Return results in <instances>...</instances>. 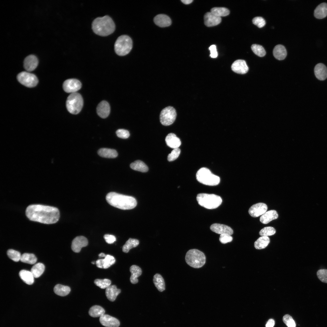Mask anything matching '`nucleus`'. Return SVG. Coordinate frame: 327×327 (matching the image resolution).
<instances>
[{
	"mask_svg": "<svg viewBox=\"0 0 327 327\" xmlns=\"http://www.w3.org/2000/svg\"><path fill=\"white\" fill-rule=\"evenodd\" d=\"M278 216L277 211L274 210H271L266 211L260 217V221L262 223L266 224L272 220L277 219Z\"/></svg>",
	"mask_w": 327,
	"mask_h": 327,
	"instance_id": "nucleus-24",
	"label": "nucleus"
},
{
	"mask_svg": "<svg viewBox=\"0 0 327 327\" xmlns=\"http://www.w3.org/2000/svg\"><path fill=\"white\" fill-rule=\"evenodd\" d=\"M83 101L81 95L77 92L71 94L67 97L66 106L68 111L73 114H77L81 111Z\"/></svg>",
	"mask_w": 327,
	"mask_h": 327,
	"instance_id": "nucleus-8",
	"label": "nucleus"
},
{
	"mask_svg": "<svg viewBox=\"0 0 327 327\" xmlns=\"http://www.w3.org/2000/svg\"><path fill=\"white\" fill-rule=\"evenodd\" d=\"M45 269V266L42 263H37L32 267L31 272L35 278L39 277L43 273Z\"/></svg>",
	"mask_w": 327,
	"mask_h": 327,
	"instance_id": "nucleus-34",
	"label": "nucleus"
},
{
	"mask_svg": "<svg viewBox=\"0 0 327 327\" xmlns=\"http://www.w3.org/2000/svg\"><path fill=\"white\" fill-rule=\"evenodd\" d=\"M99 321L102 325L106 327H118L120 325L117 319L107 314H104L101 316Z\"/></svg>",
	"mask_w": 327,
	"mask_h": 327,
	"instance_id": "nucleus-15",
	"label": "nucleus"
},
{
	"mask_svg": "<svg viewBox=\"0 0 327 327\" xmlns=\"http://www.w3.org/2000/svg\"><path fill=\"white\" fill-rule=\"evenodd\" d=\"M283 321L288 327H296L295 322L290 315L288 314L285 315L283 317Z\"/></svg>",
	"mask_w": 327,
	"mask_h": 327,
	"instance_id": "nucleus-45",
	"label": "nucleus"
},
{
	"mask_svg": "<svg viewBox=\"0 0 327 327\" xmlns=\"http://www.w3.org/2000/svg\"><path fill=\"white\" fill-rule=\"evenodd\" d=\"M267 209V206L263 203H258L251 206L249 210V213L251 216L254 217H257L265 213Z\"/></svg>",
	"mask_w": 327,
	"mask_h": 327,
	"instance_id": "nucleus-12",
	"label": "nucleus"
},
{
	"mask_svg": "<svg viewBox=\"0 0 327 327\" xmlns=\"http://www.w3.org/2000/svg\"><path fill=\"white\" fill-rule=\"evenodd\" d=\"M105 312L104 309L102 307L95 305L90 308L89 311V314L93 317H100L104 314Z\"/></svg>",
	"mask_w": 327,
	"mask_h": 327,
	"instance_id": "nucleus-35",
	"label": "nucleus"
},
{
	"mask_svg": "<svg viewBox=\"0 0 327 327\" xmlns=\"http://www.w3.org/2000/svg\"><path fill=\"white\" fill-rule=\"evenodd\" d=\"M117 136L122 139H127L130 136L129 131L124 129H119L116 131Z\"/></svg>",
	"mask_w": 327,
	"mask_h": 327,
	"instance_id": "nucleus-48",
	"label": "nucleus"
},
{
	"mask_svg": "<svg viewBox=\"0 0 327 327\" xmlns=\"http://www.w3.org/2000/svg\"><path fill=\"white\" fill-rule=\"evenodd\" d=\"M81 87V82L75 79H70L65 80L63 83V88L64 91L71 94L77 92Z\"/></svg>",
	"mask_w": 327,
	"mask_h": 327,
	"instance_id": "nucleus-11",
	"label": "nucleus"
},
{
	"mask_svg": "<svg viewBox=\"0 0 327 327\" xmlns=\"http://www.w3.org/2000/svg\"><path fill=\"white\" fill-rule=\"evenodd\" d=\"M186 263L190 266L195 268L202 267L206 262V257L202 252L193 249L189 250L185 256Z\"/></svg>",
	"mask_w": 327,
	"mask_h": 327,
	"instance_id": "nucleus-5",
	"label": "nucleus"
},
{
	"mask_svg": "<svg viewBox=\"0 0 327 327\" xmlns=\"http://www.w3.org/2000/svg\"><path fill=\"white\" fill-rule=\"evenodd\" d=\"M54 291L57 295L62 296L68 295L71 291L70 287L61 284H57L54 287Z\"/></svg>",
	"mask_w": 327,
	"mask_h": 327,
	"instance_id": "nucleus-32",
	"label": "nucleus"
},
{
	"mask_svg": "<svg viewBox=\"0 0 327 327\" xmlns=\"http://www.w3.org/2000/svg\"><path fill=\"white\" fill-rule=\"evenodd\" d=\"M270 242L269 238L267 236H262L259 237L254 243L256 249H258L265 248Z\"/></svg>",
	"mask_w": 327,
	"mask_h": 327,
	"instance_id": "nucleus-33",
	"label": "nucleus"
},
{
	"mask_svg": "<svg viewBox=\"0 0 327 327\" xmlns=\"http://www.w3.org/2000/svg\"><path fill=\"white\" fill-rule=\"evenodd\" d=\"M210 51V56L213 58H215L218 56V53L217 51L216 46L214 45H211L209 48Z\"/></svg>",
	"mask_w": 327,
	"mask_h": 327,
	"instance_id": "nucleus-51",
	"label": "nucleus"
},
{
	"mask_svg": "<svg viewBox=\"0 0 327 327\" xmlns=\"http://www.w3.org/2000/svg\"><path fill=\"white\" fill-rule=\"evenodd\" d=\"M106 256V255H105L104 253H101L98 255L100 257H102L104 258Z\"/></svg>",
	"mask_w": 327,
	"mask_h": 327,
	"instance_id": "nucleus-54",
	"label": "nucleus"
},
{
	"mask_svg": "<svg viewBox=\"0 0 327 327\" xmlns=\"http://www.w3.org/2000/svg\"><path fill=\"white\" fill-rule=\"evenodd\" d=\"M7 255L9 258L15 262L20 260L21 255L20 253L12 249H9L7 251Z\"/></svg>",
	"mask_w": 327,
	"mask_h": 327,
	"instance_id": "nucleus-41",
	"label": "nucleus"
},
{
	"mask_svg": "<svg viewBox=\"0 0 327 327\" xmlns=\"http://www.w3.org/2000/svg\"><path fill=\"white\" fill-rule=\"evenodd\" d=\"M154 284L157 289L160 292H162L165 289V284L164 280L160 274L157 273L153 277Z\"/></svg>",
	"mask_w": 327,
	"mask_h": 327,
	"instance_id": "nucleus-30",
	"label": "nucleus"
},
{
	"mask_svg": "<svg viewBox=\"0 0 327 327\" xmlns=\"http://www.w3.org/2000/svg\"><path fill=\"white\" fill-rule=\"evenodd\" d=\"M253 23L259 28L264 27L266 24L264 19L261 17H256L252 20Z\"/></svg>",
	"mask_w": 327,
	"mask_h": 327,
	"instance_id": "nucleus-47",
	"label": "nucleus"
},
{
	"mask_svg": "<svg viewBox=\"0 0 327 327\" xmlns=\"http://www.w3.org/2000/svg\"><path fill=\"white\" fill-rule=\"evenodd\" d=\"M181 1L184 4L187 5L191 3L193 0H181Z\"/></svg>",
	"mask_w": 327,
	"mask_h": 327,
	"instance_id": "nucleus-53",
	"label": "nucleus"
},
{
	"mask_svg": "<svg viewBox=\"0 0 327 327\" xmlns=\"http://www.w3.org/2000/svg\"><path fill=\"white\" fill-rule=\"evenodd\" d=\"M19 276L21 279L28 285H31L34 282V277L31 271L22 270L19 272Z\"/></svg>",
	"mask_w": 327,
	"mask_h": 327,
	"instance_id": "nucleus-28",
	"label": "nucleus"
},
{
	"mask_svg": "<svg viewBox=\"0 0 327 327\" xmlns=\"http://www.w3.org/2000/svg\"><path fill=\"white\" fill-rule=\"evenodd\" d=\"M106 199L111 205L123 210L132 209L137 204L136 200L134 197L114 192L108 193Z\"/></svg>",
	"mask_w": 327,
	"mask_h": 327,
	"instance_id": "nucleus-2",
	"label": "nucleus"
},
{
	"mask_svg": "<svg viewBox=\"0 0 327 327\" xmlns=\"http://www.w3.org/2000/svg\"><path fill=\"white\" fill-rule=\"evenodd\" d=\"M155 23L160 27H165L170 26L171 24V20L167 15L164 14L157 15L154 19Z\"/></svg>",
	"mask_w": 327,
	"mask_h": 327,
	"instance_id": "nucleus-20",
	"label": "nucleus"
},
{
	"mask_svg": "<svg viewBox=\"0 0 327 327\" xmlns=\"http://www.w3.org/2000/svg\"><path fill=\"white\" fill-rule=\"evenodd\" d=\"M95 285L102 289H106L111 284V281L108 279H97L94 281Z\"/></svg>",
	"mask_w": 327,
	"mask_h": 327,
	"instance_id": "nucleus-42",
	"label": "nucleus"
},
{
	"mask_svg": "<svg viewBox=\"0 0 327 327\" xmlns=\"http://www.w3.org/2000/svg\"><path fill=\"white\" fill-rule=\"evenodd\" d=\"M165 140L167 145L173 149L178 148L181 144L180 139L172 133L168 134L166 137Z\"/></svg>",
	"mask_w": 327,
	"mask_h": 327,
	"instance_id": "nucleus-22",
	"label": "nucleus"
},
{
	"mask_svg": "<svg viewBox=\"0 0 327 327\" xmlns=\"http://www.w3.org/2000/svg\"><path fill=\"white\" fill-rule=\"evenodd\" d=\"M231 68L234 72L240 74L246 73L249 70V68L246 61L241 59L234 61L232 64Z\"/></svg>",
	"mask_w": 327,
	"mask_h": 327,
	"instance_id": "nucleus-16",
	"label": "nucleus"
},
{
	"mask_svg": "<svg viewBox=\"0 0 327 327\" xmlns=\"http://www.w3.org/2000/svg\"><path fill=\"white\" fill-rule=\"evenodd\" d=\"M197 200L200 205L209 209L218 207L222 202L221 197L214 194L199 193L197 196Z\"/></svg>",
	"mask_w": 327,
	"mask_h": 327,
	"instance_id": "nucleus-4",
	"label": "nucleus"
},
{
	"mask_svg": "<svg viewBox=\"0 0 327 327\" xmlns=\"http://www.w3.org/2000/svg\"><path fill=\"white\" fill-rule=\"evenodd\" d=\"M210 11L214 15L220 17L226 16L230 13L229 10L225 7H214L211 9Z\"/></svg>",
	"mask_w": 327,
	"mask_h": 327,
	"instance_id": "nucleus-39",
	"label": "nucleus"
},
{
	"mask_svg": "<svg viewBox=\"0 0 327 327\" xmlns=\"http://www.w3.org/2000/svg\"><path fill=\"white\" fill-rule=\"evenodd\" d=\"M121 290L117 289L114 285H110L106 288L105 294L107 299L111 301H115L117 297L121 292Z\"/></svg>",
	"mask_w": 327,
	"mask_h": 327,
	"instance_id": "nucleus-23",
	"label": "nucleus"
},
{
	"mask_svg": "<svg viewBox=\"0 0 327 327\" xmlns=\"http://www.w3.org/2000/svg\"><path fill=\"white\" fill-rule=\"evenodd\" d=\"M273 53L274 57L279 60L284 59L287 55L286 49L285 47L281 45H278L275 47Z\"/></svg>",
	"mask_w": 327,
	"mask_h": 327,
	"instance_id": "nucleus-25",
	"label": "nucleus"
},
{
	"mask_svg": "<svg viewBox=\"0 0 327 327\" xmlns=\"http://www.w3.org/2000/svg\"><path fill=\"white\" fill-rule=\"evenodd\" d=\"M233 237L230 235L223 234H221L219 238V240L223 244H226L232 241Z\"/></svg>",
	"mask_w": 327,
	"mask_h": 327,
	"instance_id": "nucleus-49",
	"label": "nucleus"
},
{
	"mask_svg": "<svg viewBox=\"0 0 327 327\" xmlns=\"http://www.w3.org/2000/svg\"><path fill=\"white\" fill-rule=\"evenodd\" d=\"M17 79L21 84L28 88L35 86L38 82V79L35 74L26 71L18 74Z\"/></svg>",
	"mask_w": 327,
	"mask_h": 327,
	"instance_id": "nucleus-10",
	"label": "nucleus"
},
{
	"mask_svg": "<svg viewBox=\"0 0 327 327\" xmlns=\"http://www.w3.org/2000/svg\"><path fill=\"white\" fill-rule=\"evenodd\" d=\"M139 244L138 240L130 238L123 245L122 251L124 253H127L130 249L136 247Z\"/></svg>",
	"mask_w": 327,
	"mask_h": 327,
	"instance_id": "nucleus-37",
	"label": "nucleus"
},
{
	"mask_svg": "<svg viewBox=\"0 0 327 327\" xmlns=\"http://www.w3.org/2000/svg\"><path fill=\"white\" fill-rule=\"evenodd\" d=\"M276 232V230L273 227L270 226L266 227L260 230L259 234L262 236H268L274 234Z\"/></svg>",
	"mask_w": 327,
	"mask_h": 327,
	"instance_id": "nucleus-43",
	"label": "nucleus"
},
{
	"mask_svg": "<svg viewBox=\"0 0 327 327\" xmlns=\"http://www.w3.org/2000/svg\"><path fill=\"white\" fill-rule=\"evenodd\" d=\"M133 47L132 41L130 38L126 35L119 36L114 45V49L116 54L120 56H124L131 50Z\"/></svg>",
	"mask_w": 327,
	"mask_h": 327,
	"instance_id": "nucleus-6",
	"label": "nucleus"
},
{
	"mask_svg": "<svg viewBox=\"0 0 327 327\" xmlns=\"http://www.w3.org/2000/svg\"><path fill=\"white\" fill-rule=\"evenodd\" d=\"M98 154L101 157L109 158H115L118 155V153L115 150L107 148L100 149L98 151Z\"/></svg>",
	"mask_w": 327,
	"mask_h": 327,
	"instance_id": "nucleus-29",
	"label": "nucleus"
},
{
	"mask_svg": "<svg viewBox=\"0 0 327 327\" xmlns=\"http://www.w3.org/2000/svg\"><path fill=\"white\" fill-rule=\"evenodd\" d=\"M25 213L30 220L46 224L54 223L60 217L59 211L57 208L41 204L28 206Z\"/></svg>",
	"mask_w": 327,
	"mask_h": 327,
	"instance_id": "nucleus-1",
	"label": "nucleus"
},
{
	"mask_svg": "<svg viewBox=\"0 0 327 327\" xmlns=\"http://www.w3.org/2000/svg\"><path fill=\"white\" fill-rule=\"evenodd\" d=\"M92 28L95 34L105 36L114 32L115 25L111 18L108 15H106L95 19L92 23Z\"/></svg>",
	"mask_w": 327,
	"mask_h": 327,
	"instance_id": "nucleus-3",
	"label": "nucleus"
},
{
	"mask_svg": "<svg viewBox=\"0 0 327 327\" xmlns=\"http://www.w3.org/2000/svg\"><path fill=\"white\" fill-rule=\"evenodd\" d=\"M91 263H92V264H95V263H96V262H95V261H92V262H91Z\"/></svg>",
	"mask_w": 327,
	"mask_h": 327,
	"instance_id": "nucleus-55",
	"label": "nucleus"
},
{
	"mask_svg": "<svg viewBox=\"0 0 327 327\" xmlns=\"http://www.w3.org/2000/svg\"><path fill=\"white\" fill-rule=\"evenodd\" d=\"M314 16L317 18L322 19L327 16V3H321L315 9Z\"/></svg>",
	"mask_w": 327,
	"mask_h": 327,
	"instance_id": "nucleus-26",
	"label": "nucleus"
},
{
	"mask_svg": "<svg viewBox=\"0 0 327 327\" xmlns=\"http://www.w3.org/2000/svg\"><path fill=\"white\" fill-rule=\"evenodd\" d=\"M251 48L254 53L259 57H263L266 54V52L264 48L260 45L253 44L251 46Z\"/></svg>",
	"mask_w": 327,
	"mask_h": 327,
	"instance_id": "nucleus-40",
	"label": "nucleus"
},
{
	"mask_svg": "<svg viewBox=\"0 0 327 327\" xmlns=\"http://www.w3.org/2000/svg\"><path fill=\"white\" fill-rule=\"evenodd\" d=\"M318 279L322 282L327 283V269H321L317 272Z\"/></svg>",
	"mask_w": 327,
	"mask_h": 327,
	"instance_id": "nucleus-44",
	"label": "nucleus"
},
{
	"mask_svg": "<svg viewBox=\"0 0 327 327\" xmlns=\"http://www.w3.org/2000/svg\"><path fill=\"white\" fill-rule=\"evenodd\" d=\"M205 25L207 27H210L216 26L221 21V18L214 15L211 12L206 13L204 17Z\"/></svg>",
	"mask_w": 327,
	"mask_h": 327,
	"instance_id": "nucleus-18",
	"label": "nucleus"
},
{
	"mask_svg": "<svg viewBox=\"0 0 327 327\" xmlns=\"http://www.w3.org/2000/svg\"><path fill=\"white\" fill-rule=\"evenodd\" d=\"M20 260L24 263L33 264L36 263L37 258L33 254L24 253L21 255Z\"/></svg>",
	"mask_w": 327,
	"mask_h": 327,
	"instance_id": "nucleus-38",
	"label": "nucleus"
},
{
	"mask_svg": "<svg viewBox=\"0 0 327 327\" xmlns=\"http://www.w3.org/2000/svg\"><path fill=\"white\" fill-rule=\"evenodd\" d=\"M101 268L106 269L114 264L115 262L114 257L110 255H106L104 259H100Z\"/></svg>",
	"mask_w": 327,
	"mask_h": 327,
	"instance_id": "nucleus-36",
	"label": "nucleus"
},
{
	"mask_svg": "<svg viewBox=\"0 0 327 327\" xmlns=\"http://www.w3.org/2000/svg\"><path fill=\"white\" fill-rule=\"evenodd\" d=\"M88 244L87 239L83 236L76 237L72 240L71 248L75 253L79 252L82 248L87 246Z\"/></svg>",
	"mask_w": 327,
	"mask_h": 327,
	"instance_id": "nucleus-13",
	"label": "nucleus"
},
{
	"mask_svg": "<svg viewBox=\"0 0 327 327\" xmlns=\"http://www.w3.org/2000/svg\"><path fill=\"white\" fill-rule=\"evenodd\" d=\"M104 237L106 242L108 244H112L116 241L115 237L112 235L105 234Z\"/></svg>",
	"mask_w": 327,
	"mask_h": 327,
	"instance_id": "nucleus-50",
	"label": "nucleus"
},
{
	"mask_svg": "<svg viewBox=\"0 0 327 327\" xmlns=\"http://www.w3.org/2000/svg\"><path fill=\"white\" fill-rule=\"evenodd\" d=\"M196 178L201 183L210 186L217 185L220 181L218 176L214 175L209 169L205 167L202 168L198 171Z\"/></svg>",
	"mask_w": 327,
	"mask_h": 327,
	"instance_id": "nucleus-7",
	"label": "nucleus"
},
{
	"mask_svg": "<svg viewBox=\"0 0 327 327\" xmlns=\"http://www.w3.org/2000/svg\"><path fill=\"white\" fill-rule=\"evenodd\" d=\"M180 153V150L179 148L173 149L171 153L167 156V160L169 161H172L177 159L179 156Z\"/></svg>",
	"mask_w": 327,
	"mask_h": 327,
	"instance_id": "nucleus-46",
	"label": "nucleus"
},
{
	"mask_svg": "<svg viewBox=\"0 0 327 327\" xmlns=\"http://www.w3.org/2000/svg\"><path fill=\"white\" fill-rule=\"evenodd\" d=\"M38 63L37 58L34 55L31 54L25 58L23 62V66L25 70L28 72H31L36 68Z\"/></svg>",
	"mask_w": 327,
	"mask_h": 327,
	"instance_id": "nucleus-14",
	"label": "nucleus"
},
{
	"mask_svg": "<svg viewBox=\"0 0 327 327\" xmlns=\"http://www.w3.org/2000/svg\"><path fill=\"white\" fill-rule=\"evenodd\" d=\"M275 324V321L272 319H269L266 325V327H273Z\"/></svg>",
	"mask_w": 327,
	"mask_h": 327,
	"instance_id": "nucleus-52",
	"label": "nucleus"
},
{
	"mask_svg": "<svg viewBox=\"0 0 327 327\" xmlns=\"http://www.w3.org/2000/svg\"><path fill=\"white\" fill-rule=\"evenodd\" d=\"M130 270L131 273L130 278V282L133 284L137 283L138 282L137 278L142 274L141 269L137 265H133L130 267Z\"/></svg>",
	"mask_w": 327,
	"mask_h": 327,
	"instance_id": "nucleus-27",
	"label": "nucleus"
},
{
	"mask_svg": "<svg viewBox=\"0 0 327 327\" xmlns=\"http://www.w3.org/2000/svg\"><path fill=\"white\" fill-rule=\"evenodd\" d=\"M130 166L132 169L142 172H147L148 170L147 166L140 160H137L131 163Z\"/></svg>",
	"mask_w": 327,
	"mask_h": 327,
	"instance_id": "nucleus-31",
	"label": "nucleus"
},
{
	"mask_svg": "<svg viewBox=\"0 0 327 327\" xmlns=\"http://www.w3.org/2000/svg\"><path fill=\"white\" fill-rule=\"evenodd\" d=\"M110 111V107L108 103L106 101H102L98 105L97 112L101 117L104 118L107 117Z\"/></svg>",
	"mask_w": 327,
	"mask_h": 327,
	"instance_id": "nucleus-19",
	"label": "nucleus"
},
{
	"mask_svg": "<svg viewBox=\"0 0 327 327\" xmlns=\"http://www.w3.org/2000/svg\"><path fill=\"white\" fill-rule=\"evenodd\" d=\"M176 116L175 109L172 107L168 106L161 111L160 115V121L163 125L169 126L174 122Z\"/></svg>",
	"mask_w": 327,
	"mask_h": 327,
	"instance_id": "nucleus-9",
	"label": "nucleus"
},
{
	"mask_svg": "<svg viewBox=\"0 0 327 327\" xmlns=\"http://www.w3.org/2000/svg\"><path fill=\"white\" fill-rule=\"evenodd\" d=\"M314 71L315 77L320 80L323 81L327 78V68L322 63L317 64L315 67Z\"/></svg>",
	"mask_w": 327,
	"mask_h": 327,
	"instance_id": "nucleus-21",
	"label": "nucleus"
},
{
	"mask_svg": "<svg viewBox=\"0 0 327 327\" xmlns=\"http://www.w3.org/2000/svg\"><path fill=\"white\" fill-rule=\"evenodd\" d=\"M213 232L220 234H226L231 235L233 233V230L230 227L224 224L214 223L210 227Z\"/></svg>",
	"mask_w": 327,
	"mask_h": 327,
	"instance_id": "nucleus-17",
	"label": "nucleus"
}]
</instances>
